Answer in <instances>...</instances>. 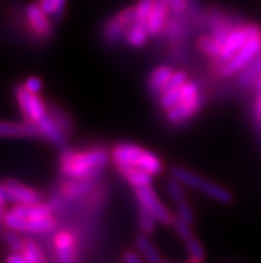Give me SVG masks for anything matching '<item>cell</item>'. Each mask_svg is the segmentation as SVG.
<instances>
[{
  "mask_svg": "<svg viewBox=\"0 0 261 263\" xmlns=\"http://www.w3.org/2000/svg\"><path fill=\"white\" fill-rule=\"evenodd\" d=\"M108 160V154L102 148L88 151L66 150L60 158V170L71 180L92 182L102 177Z\"/></svg>",
  "mask_w": 261,
  "mask_h": 263,
  "instance_id": "cell-1",
  "label": "cell"
},
{
  "mask_svg": "<svg viewBox=\"0 0 261 263\" xmlns=\"http://www.w3.org/2000/svg\"><path fill=\"white\" fill-rule=\"evenodd\" d=\"M112 159L116 167L133 166L151 174L152 177L163 173V162L157 155L132 143H119L113 147Z\"/></svg>",
  "mask_w": 261,
  "mask_h": 263,
  "instance_id": "cell-2",
  "label": "cell"
},
{
  "mask_svg": "<svg viewBox=\"0 0 261 263\" xmlns=\"http://www.w3.org/2000/svg\"><path fill=\"white\" fill-rule=\"evenodd\" d=\"M172 178L177 179L178 182H182L184 186L195 189V190L200 191V193L205 194L207 197L212 198V199L217 200L220 203H231L232 202V194L228 189L216 184L213 182H209L205 178L200 177L197 174L192 173V171L183 168V167H173L171 170Z\"/></svg>",
  "mask_w": 261,
  "mask_h": 263,
  "instance_id": "cell-3",
  "label": "cell"
},
{
  "mask_svg": "<svg viewBox=\"0 0 261 263\" xmlns=\"http://www.w3.org/2000/svg\"><path fill=\"white\" fill-rule=\"evenodd\" d=\"M261 55V27L257 26L255 32L252 33L251 39L247 42L242 50L236 53L235 57L228 60L227 63L222 64L218 67V70L222 72L223 77H233L236 73L242 72L245 67L248 66L251 62Z\"/></svg>",
  "mask_w": 261,
  "mask_h": 263,
  "instance_id": "cell-4",
  "label": "cell"
},
{
  "mask_svg": "<svg viewBox=\"0 0 261 263\" xmlns=\"http://www.w3.org/2000/svg\"><path fill=\"white\" fill-rule=\"evenodd\" d=\"M2 206L6 210L7 203L36 204L42 202V194L15 179H4L0 187Z\"/></svg>",
  "mask_w": 261,
  "mask_h": 263,
  "instance_id": "cell-5",
  "label": "cell"
},
{
  "mask_svg": "<svg viewBox=\"0 0 261 263\" xmlns=\"http://www.w3.org/2000/svg\"><path fill=\"white\" fill-rule=\"evenodd\" d=\"M135 195L139 202V206L152 214L160 224L168 226V224L173 223V217L171 215L168 209L160 202L152 187L147 186L135 189Z\"/></svg>",
  "mask_w": 261,
  "mask_h": 263,
  "instance_id": "cell-6",
  "label": "cell"
},
{
  "mask_svg": "<svg viewBox=\"0 0 261 263\" xmlns=\"http://www.w3.org/2000/svg\"><path fill=\"white\" fill-rule=\"evenodd\" d=\"M258 24L249 23L245 24V26H236L232 32L229 33L227 40L224 42V46H223V52L220 55V58L217 59L218 67L222 64L227 63L228 60H231L232 58L235 57L238 51L242 50L243 47L247 44L249 39H251L252 33L255 32V30L257 28Z\"/></svg>",
  "mask_w": 261,
  "mask_h": 263,
  "instance_id": "cell-7",
  "label": "cell"
},
{
  "mask_svg": "<svg viewBox=\"0 0 261 263\" xmlns=\"http://www.w3.org/2000/svg\"><path fill=\"white\" fill-rule=\"evenodd\" d=\"M15 97H16L17 104H19L26 120L37 123L42 118H44L48 114L47 112V104H44L39 95L31 93L23 86H17L15 88Z\"/></svg>",
  "mask_w": 261,
  "mask_h": 263,
  "instance_id": "cell-8",
  "label": "cell"
},
{
  "mask_svg": "<svg viewBox=\"0 0 261 263\" xmlns=\"http://www.w3.org/2000/svg\"><path fill=\"white\" fill-rule=\"evenodd\" d=\"M203 104H204V97H203L202 93L191 100L180 102V103H177L176 106H173L172 108H169L167 111V120L172 124L184 123V122L191 119L195 114L200 111Z\"/></svg>",
  "mask_w": 261,
  "mask_h": 263,
  "instance_id": "cell-9",
  "label": "cell"
},
{
  "mask_svg": "<svg viewBox=\"0 0 261 263\" xmlns=\"http://www.w3.org/2000/svg\"><path fill=\"white\" fill-rule=\"evenodd\" d=\"M26 17L32 31L39 37H50L52 35V23L48 19V15L42 10L39 3H32L27 6Z\"/></svg>",
  "mask_w": 261,
  "mask_h": 263,
  "instance_id": "cell-10",
  "label": "cell"
},
{
  "mask_svg": "<svg viewBox=\"0 0 261 263\" xmlns=\"http://www.w3.org/2000/svg\"><path fill=\"white\" fill-rule=\"evenodd\" d=\"M0 134L3 138H40L42 133L35 122H2Z\"/></svg>",
  "mask_w": 261,
  "mask_h": 263,
  "instance_id": "cell-11",
  "label": "cell"
},
{
  "mask_svg": "<svg viewBox=\"0 0 261 263\" xmlns=\"http://www.w3.org/2000/svg\"><path fill=\"white\" fill-rule=\"evenodd\" d=\"M169 13H171V10L166 3V0H155L152 12L147 22V28L151 36H159L160 33L164 32L169 20Z\"/></svg>",
  "mask_w": 261,
  "mask_h": 263,
  "instance_id": "cell-12",
  "label": "cell"
},
{
  "mask_svg": "<svg viewBox=\"0 0 261 263\" xmlns=\"http://www.w3.org/2000/svg\"><path fill=\"white\" fill-rule=\"evenodd\" d=\"M37 126L42 133V138H46L53 146L59 147V148H64L67 146V134L48 114L37 122Z\"/></svg>",
  "mask_w": 261,
  "mask_h": 263,
  "instance_id": "cell-13",
  "label": "cell"
},
{
  "mask_svg": "<svg viewBox=\"0 0 261 263\" xmlns=\"http://www.w3.org/2000/svg\"><path fill=\"white\" fill-rule=\"evenodd\" d=\"M56 258L59 263H73L75 259V237L68 231H60L55 237Z\"/></svg>",
  "mask_w": 261,
  "mask_h": 263,
  "instance_id": "cell-14",
  "label": "cell"
},
{
  "mask_svg": "<svg viewBox=\"0 0 261 263\" xmlns=\"http://www.w3.org/2000/svg\"><path fill=\"white\" fill-rule=\"evenodd\" d=\"M128 27L123 23L119 15L116 13L115 16L107 20L104 30H103V37L109 46H115L120 43L122 40H126V33Z\"/></svg>",
  "mask_w": 261,
  "mask_h": 263,
  "instance_id": "cell-15",
  "label": "cell"
},
{
  "mask_svg": "<svg viewBox=\"0 0 261 263\" xmlns=\"http://www.w3.org/2000/svg\"><path fill=\"white\" fill-rule=\"evenodd\" d=\"M175 71L168 66H159L156 67L155 70L151 72L148 79V87L149 91L153 93V95H162V92L164 91L166 86L168 84L169 79L173 75Z\"/></svg>",
  "mask_w": 261,
  "mask_h": 263,
  "instance_id": "cell-16",
  "label": "cell"
},
{
  "mask_svg": "<svg viewBox=\"0 0 261 263\" xmlns=\"http://www.w3.org/2000/svg\"><path fill=\"white\" fill-rule=\"evenodd\" d=\"M117 170L120 171V174H122L123 177L126 178L127 182L132 184L135 189L151 186V183H152V175L146 173V171L140 170L137 167L123 166L117 167Z\"/></svg>",
  "mask_w": 261,
  "mask_h": 263,
  "instance_id": "cell-17",
  "label": "cell"
},
{
  "mask_svg": "<svg viewBox=\"0 0 261 263\" xmlns=\"http://www.w3.org/2000/svg\"><path fill=\"white\" fill-rule=\"evenodd\" d=\"M261 77V55L245 67L242 72L237 73V83L240 87L253 86Z\"/></svg>",
  "mask_w": 261,
  "mask_h": 263,
  "instance_id": "cell-18",
  "label": "cell"
},
{
  "mask_svg": "<svg viewBox=\"0 0 261 263\" xmlns=\"http://www.w3.org/2000/svg\"><path fill=\"white\" fill-rule=\"evenodd\" d=\"M151 36L148 28H147V24L137 23L129 27L126 33V42L129 46L135 47V48H139L143 47L144 44L148 42V37Z\"/></svg>",
  "mask_w": 261,
  "mask_h": 263,
  "instance_id": "cell-19",
  "label": "cell"
},
{
  "mask_svg": "<svg viewBox=\"0 0 261 263\" xmlns=\"http://www.w3.org/2000/svg\"><path fill=\"white\" fill-rule=\"evenodd\" d=\"M136 249L140 251V254L143 255V258L147 260L148 263H160L162 259H160V254L157 251L155 246L152 245V242L147 238L146 234L143 235H139L135 240Z\"/></svg>",
  "mask_w": 261,
  "mask_h": 263,
  "instance_id": "cell-20",
  "label": "cell"
},
{
  "mask_svg": "<svg viewBox=\"0 0 261 263\" xmlns=\"http://www.w3.org/2000/svg\"><path fill=\"white\" fill-rule=\"evenodd\" d=\"M197 46L207 57L217 60L222 55L224 44L220 40L216 39L215 36H212V35H205V36H202L197 40Z\"/></svg>",
  "mask_w": 261,
  "mask_h": 263,
  "instance_id": "cell-21",
  "label": "cell"
},
{
  "mask_svg": "<svg viewBox=\"0 0 261 263\" xmlns=\"http://www.w3.org/2000/svg\"><path fill=\"white\" fill-rule=\"evenodd\" d=\"M47 112H48V115L62 127V130H63L67 135H70V134L73 133L72 120H71V118L68 117L60 107H57L56 104L53 103L47 104Z\"/></svg>",
  "mask_w": 261,
  "mask_h": 263,
  "instance_id": "cell-22",
  "label": "cell"
},
{
  "mask_svg": "<svg viewBox=\"0 0 261 263\" xmlns=\"http://www.w3.org/2000/svg\"><path fill=\"white\" fill-rule=\"evenodd\" d=\"M91 183L92 182H86V180H70L63 186V195L68 199L83 197L91 189Z\"/></svg>",
  "mask_w": 261,
  "mask_h": 263,
  "instance_id": "cell-23",
  "label": "cell"
},
{
  "mask_svg": "<svg viewBox=\"0 0 261 263\" xmlns=\"http://www.w3.org/2000/svg\"><path fill=\"white\" fill-rule=\"evenodd\" d=\"M2 219H3V224L7 227V229L17 231V233H26L27 219L19 217V215L13 213L12 210L2 211Z\"/></svg>",
  "mask_w": 261,
  "mask_h": 263,
  "instance_id": "cell-24",
  "label": "cell"
},
{
  "mask_svg": "<svg viewBox=\"0 0 261 263\" xmlns=\"http://www.w3.org/2000/svg\"><path fill=\"white\" fill-rule=\"evenodd\" d=\"M55 229V220L52 217L42 218V219H30L27 220L26 233L33 234H46L50 233Z\"/></svg>",
  "mask_w": 261,
  "mask_h": 263,
  "instance_id": "cell-25",
  "label": "cell"
},
{
  "mask_svg": "<svg viewBox=\"0 0 261 263\" xmlns=\"http://www.w3.org/2000/svg\"><path fill=\"white\" fill-rule=\"evenodd\" d=\"M66 2L67 0H39L37 3L48 16H53L55 20H60L64 15Z\"/></svg>",
  "mask_w": 261,
  "mask_h": 263,
  "instance_id": "cell-26",
  "label": "cell"
},
{
  "mask_svg": "<svg viewBox=\"0 0 261 263\" xmlns=\"http://www.w3.org/2000/svg\"><path fill=\"white\" fill-rule=\"evenodd\" d=\"M22 254L30 263H44L43 251L40 250V247L33 240H24V250Z\"/></svg>",
  "mask_w": 261,
  "mask_h": 263,
  "instance_id": "cell-27",
  "label": "cell"
},
{
  "mask_svg": "<svg viewBox=\"0 0 261 263\" xmlns=\"http://www.w3.org/2000/svg\"><path fill=\"white\" fill-rule=\"evenodd\" d=\"M3 239L6 242V245L10 247V250L12 253L22 254L24 250V240L20 238V235L17 234V231L10 230L7 229L3 234Z\"/></svg>",
  "mask_w": 261,
  "mask_h": 263,
  "instance_id": "cell-28",
  "label": "cell"
},
{
  "mask_svg": "<svg viewBox=\"0 0 261 263\" xmlns=\"http://www.w3.org/2000/svg\"><path fill=\"white\" fill-rule=\"evenodd\" d=\"M153 3H155V0H137V3L135 6L136 22L137 23L147 24L149 15L152 12Z\"/></svg>",
  "mask_w": 261,
  "mask_h": 263,
  "instance_id": "cell-29",
  "label": "cell"
},
{
  "mask_svg": "<svg viewBox=\"0 0 261 263\" xmlns=\"http://www.w3.org/2000/svg\"><path fill=\"white\" fill-rule=\"evenodd\" d=\"M156 222L157 220L155 219L152 214L148 213L147 210H144L143 207L139 209V226H140V230L143 233L148 235V234H152L155 231V227H156Z\"/></svg>",
  "mask_w": 261,
  "mask_h": 263,
  "instance_id": "cell-30",
  "label": "cell"
},
{
  "mask_svg": "<svg viewBox=\"0 0 261 263\" xmlns=\"http://www.w3.org/2000/svg\"><path fill=\"white\" fill-rule=\"evenodd\" d=\"M184 184L182 182H178L177 179L172 178L167 182V189H168V193L171 195V198L173 199L175 203H178V202H185L187 199V195H185L184 191Z\"/></svg>",
  "mask_w": 261,
  "mask_h": 263,
  "instance_id": "cell-31",
  "label": "cell"
},
{
  "mask_svg": "<svg viewBox=\"0 0 261 263\" xmlns=\"http://www.w3.org/2000/svg\"><path fill=\"white\" fill-rule=\"evenodd\" d=\"M173 227H175V230L177 231L178 237L182 238L184 242H188L189 239H192L193 238V233H192V229L191 226L192 224H189L188 222H185V220H183L182 218H173Z\"/></svg>",
  "mask_w": 261,
  "mask_h": 263,
  "instance_id": "cell-32",
  "label": "cell"
},
{
  "mask_svg": "<svg viewBox=\"0 0 261 263\" xmlns=\"http://www.w3.org/2000/svg\"><path fill=\"white\" fill-rule=\"evenodd\" d=\"M188 82V75L184 72V71H175L173 75L169 79L168 84L166 86L164 91L162 92V95L167 91H172V90H177V88H182L185 83Z\"/></svg>",
  "mask_w": 261,
  "mask_h": 263,
  "instance_id": "cell-33",
  "label": "cell"
},
{
  "mask_svg": "<svg viewBox=\"0 0 261 263\" xmlns=\"http://www.w3.org/2000/svg\"><path fill=\"white\" fill-rule=\"evenodd\" d=\"M187 243V249H188V253L191 255L192 259H196L198 262H203L205 258V253L204 249H203L202 243L198 242V239H196L195 237L189 239L188 242H185Z\"/></svg>",
  "mask_w": 261,
  "mask_h": 263,
  "instance_id": "cell-34",
  "label": "cell"
},
{
  "mask_svg": "<svg viewBox=\"0 0 261 263\" xmlns=\"http://www.w3.org/2000/svg\"><path fill=\"white\" fill-rule=\"evenodd\" d=\"M183 31H184V24H183L182 20L175 17V19L172 20H168L164 32L168 35L169 39H178V37L182 36Z\"/></svg>",
  "mask_w": 261,
  "mask_h": 263,
  "instance_id": "cell-35",
  "label": "cell"
},
{
  "mask_svg": "<svg viewBox=\"0 0 261 263\" xmlns=\"http://www.w3.org/2000/svg\"><path fill=\"white\" fill-rule=\"evenodd\" d=\"M200 95V84L197 82H191L188 80L184 86L182 87V102L184 100H191L193 98Z\"/></svg>",
  "mask_w": 261,
  "mask_h": 263,
  "instance_id": "cell-36",
  "label": "cell"
},
{
  "mask_svg": "<svg viewBox=\"0 0 261 263\" xmlns=\"http://www.w3.org/2000/svg\"><path fill=\"white\" fill-rule=\"evenodd\" d=\"M175 204L176 211H177V217L182 218L185 222H188L189 224H193V222H195V215H193V211L189 207V204L187 203V200L185 202H178V203Z\"/></svg>",
  "mask_w": 261,
  "mask_h": 263,
  "instance_id": "cell-37",
  "label": "cell"
},
{
  "mask_svg": "<svg viewBox=\"0 0 261 263\" xmlns=\"http://www.w3.org/2000/svg\"><path fill=\"white\" fill-rule=\"evenodd\" d=\"M166 3L173 15H182L189 7V0H166Z\"/></svg>",
  "mask_w": 261,
  "mask_h": 263,
  "instance_id": "cell-38",
  "label": "cell"
},
{
  "mask_svg": "<svg viewBox=\"0 0 261 263\" xmlns=\"http://www.w3.org/2000/svg\"><path fill=\"white\" fill-rule=\"evenodd\" d=\"M23 87L26 88L27 91H30L31 93H36L39 95V92L43 88V83H42V80L36 77H30L28 79L24 82Z\"/></svg>",
  "mask_w": 261,
  "mask_h": 263,
  "instance_id": "cell-39",
  "label": "cell"
},
{
  "mask_svg": "<svg viewBox=\"0 0 261 263\" xmlns=\"http://www.w3.org/2000/svg\"><path fill=\"white\" fill-rule=\"evenodd\" d=\"M123 259H124V263H146L142 257H139L133 251H127V253H124Z\"/></svg>",
  "mask_w": 261,
  "mask_h": 263,
  "instance_id": "cell-40",
  "label": "cell"
},
{
  "mask_svg": "<svg viewBox=\"0 0 261 263\" xmlns=\"http://www.w3.org/2000/svg\"><path fill=\"white\" fill-rule=\"evenodd\" d=\"M6 263H30L28 260L24 258L23 254H17V253H11L8 257H7Z\"/></svg>",
  "mask_w": 261,
  "mask_h": 263,
  "instance_id": "cell-41",
  "label": "cell"
},
{
  "mask_svg": "<svg viewBox=\"0 0 261 263\" xmlns=\"http://www.w3.org/2000/svg\"><path fill=\"white\" fill-rule=\"evenodd\" d=\"M255 118L257 120L258 126H261V92L257 93L255 99Z\"/></svg>",
  "mask_w": 261,
  "mask_h": 263,
  "instance_id": "cell-42",
  "label": "cell"
},
{
  "mask_svg": "<svg viewBox=\"0 0 261 263\" xmlns=\"http://www.w3.org/2000/svg\"><path fill=\"white\" fill-rule=\"evenodd\" d=\"M253 86H255V90L257 91V93H260L261 92V77L258 78L257 82H256V83L253 84Z\"/></svg>",
  "mask_w": 261,
  "mask_h": 263,
  "instance_id": "cell-43",
  "label": "cell"
},
{
  "mask_svg": "<svg viewBox=\"0 0 261 263\" xmlns=\"http://www.w3.org/2000/svg\"><path fill=\"white\" fill-rule=\"evenodd\" d=\"M188 263H202V262H198V260H196V259H192V258H191V259L188 260Z\"/></svg>",
  "mask_w": 261,
  "mask_h": 263,
  "instance_id": "cell-44",
  "label": "cell"
},
{
  "mask_svg": "<svg viewBox=\"0 0 261 263\" xmlns=\"http://www.w3.org/2000/svg\"><path fill=\"white\" fill-rule=\"evenodd\" d=\"M160 263H169V262H164V260H162V262H160Z\"/></svg>",
  "mask_w": 261,
  "mask_h": 263,
  "instance_id": "cell-45",
  "label": "cell"
},
{
  "mask_svg": "<svg viewBox=\"0 0 261 263\" xmlns=\"http://www.w3.org/2000/svg\"><path fill=\"white\" fill-rule=\"evenodd\" d=\"M73 263H75V262H73Z\"/></svg>",
  "mask_w": 261,
  "mask_h": 263,
  "instance_id": "cell-46",
  "label": "cell"
}]
</instances>
